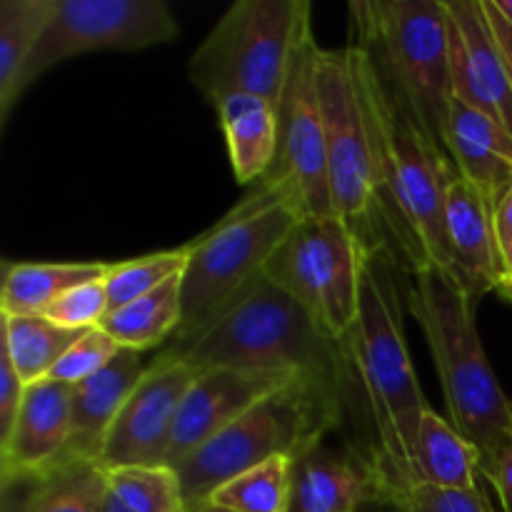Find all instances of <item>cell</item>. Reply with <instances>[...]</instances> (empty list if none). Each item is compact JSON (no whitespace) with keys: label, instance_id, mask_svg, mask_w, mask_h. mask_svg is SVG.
Segmentation results:
<instances>
[{"label":"cell","instance_id":"74e56055","mask_svg":"<svg viewBox=\"0 0 512 512\" xmlns=\"http://www.w3.org/2000/svg\"><path fill=\"white\" fill-rule=\"evenodd\" d=\"M483 3H485V13H488V18H490V25H493L495 38H498V45H500V50H503L505 60H508V68L512 75V28L505 23L503 15L495 10L493 0H483Z\"/></svg>","mask_w":512,"mask_h":512},{"label":"cell","instance_id":"3957f363","mask_svg":"<svg viewBox=\"0 0 512 512\" xmlns=\"http://www.w3.org/2000/svg\"><path fill=\"white\" fill-rule=\"evenodd\" d=\"M155 358L183 360L198 373L213 368L295 375L338 388L353 400L345 343L320 333L290 295L258 278L208 325L188 338H173Z\"/></svg>","mask_w":512,"mask_h":512},{"label":"cell","instance_id":"d6986e66","mask_svg":"<svg viewBox=\"0 0 512 512\" xmlns=\"http://www.w3.org/2000/svg\"><path fill=\"white\" fill-rule=\"evenodd\" d=\"M145 373L148 365L140 360L138 350L123 348L103 370L73 385L68 463L75 460L98 463L115 418Z\"/></svg>","mask_w":512,"mask_h":512},{"label":"cell","instance_id":"2e32d148","mask_svg":"<svg viewBox=\"0 0 512 512\" xmlns=\"http://www.w3.org/2000/svg\"><path fill=\"white\" fill-rule=\"evenodd\" d=\"M370 503L390 505V490L360 448L320 440L293 460L288 512H358Z\"/></svg>","mask_w":512,"mask_h":512},{"label":"cell","instance_id":"83f0119b","mask_svg":"<svg viewBox=\"0 0 512 512\" xmlns=\"http://www.w3.org/2000/svg\"><path fill=\"white\" fill-rule=\"evenodd\" d=\"M290 495L293 458H273L225 483L208 503L233 512H288Z\"/></svg>","mask_w":512,"mask_h":512},{"label":"cell","instance_id":"1f68e13d","mask_svg":"<svg viewBox=\"0 0 512 512\" xmlns=\"http://www.w3.org/2000/svg\"><path fill=\"white\" fill-rule=\"evenodd\" d=\"M108 313L110 303L103 278L63 293L43 315L68 330H90L100 328V323L108 318Z\"/></svg>","mask_w":512,"mask_h":512},{"label":"cell","instance_id":"5b68a950","mask_svg":"<svg viewBox=\"0 0 512 512\" xmlns=\"http://www.w3.org/2000/svg\"><path fill=\"white\" fill-rule=\"evenodd\" d=\"M348 395L300 378L275 390L175 468L185 508L208 503L218 488L273 458H298L345 423Z\"/></svg>","mask_w":512,"mask_h":512},{"label":"cell","instance_id":"44dd1931","mask_svg":"<svg viewBox=\"0 0 512 512\" xmlns=\"http://www.w3.org/2000/svg\"><path fill=\"white\" fill-rule=\"evenodd\" d=\"M238 183H263L280 158V110L260 95L233 93L215 103Z\"/></svg>","mask_w":512,"mask_h":512},{"label":"cell","instance_id":"4316f807","mask_svg":"<svg viewBox=\"0 0 512 512\" xmlns=\"http://www.w3.org/2000/svg\"><path fill=\"white\" fill-rule=\"evenodd\" d=\"M98 512H188L180 478L170 465H138L108 473Z\"/></svg>","mask_w":512,"mask_h":512},{"label":"cell","instance_id":"d4e9b609","mask_svg":"<svg viewBox=\"0 0 512 512\" xmlns=\"http://www.w3.org/2000/svg\"><path fill=\"white\" fill-rule=\"evenodd\" d=\"M183 323V275L108 313L100 328L128 350L163 348Z\"/></svg>","mask_w":512,"mask_h":512},{"label":"cell","instance_id":"30bf717a","mask_svg":"<svg viewBox=\"0 0 512 512\" xmlns=\"http://www.w3.org/2000/svg\"><path fill=\"white\" fill-rule=\"evenodd\" d=\"M370 248L338 218L305 215L283 240L263 275L313 318L320 333L345 343L360 310Z\"/></svg>","mask_w":512,"mask_h":512},{"label":"cell","instance_id":"e0dca14e","mask_svg":"<svg viewBox=\"0 0 512 512\" xmlns=\"http://www.w3.org/2000/svg\"><path fill=\"white\" fill-rule=\"evenodd\" d=\"M73 385L40 380L25 388L13 435L0 448V478L50 475L68 463Z\"/></svg>","mask_w":512,"mask_h":512},{"label":"cell","instance_id":"e575fe53","mask_svg":"<svg viewBox=\"0 0 512 512\" xmlns=\"http://www.w3.org/2000/svg\"><path fill=\"white\" fill-rule=\"evenodd\" d=\"M3 348V345H0ZM28 385L20 380V375L15 373L13 363H10V355L5 353V348L0 350V448L10 440L15 428V420H18L20 403H23V395Z\"/></svg>","mask_w":512,"mask_h":512},{"label":"cell","instance_id":"f546056e","mask_svg":"<svg viewBox=\"0 0 512 512\" xmlns=\"http://www.w3.org/2000/svg\"><path fill=\"white\" fill-rule=\"evenodd\" d=\"M108 493V473L98 463L75 460L48 478L38 512H98Z\"/></svg>","mask_w":512,"mask_h":512},{"label":"cell","instance_id":"d6a6232c","mask_svg":"<svg viewBox=\"0 0 512 512\" xmlns=\"http://www.w3.org/2000/svg\"><path fill=\"white\" fill-rule=\"evenodd\" d=\"M398 512H495L483 485L475 490H440L415 485L393 503Z\"/></svg>","mask_w":512,"mask_h":512},{"label":"cell","instance_id":"4fadbf2b","mask_svg":"<svg viewBox=\"0 0 512 512\" xmlns=\"http://www.w3.org/2000/svg\"><path fill=\"white\" fill-rule=\"evenodd\" d=\"M195 378L198 370L183 360L153 358L105 438L100 468L110 473L138 465H168L175 418Z\"/></svg>","mask_w":512,"mask_h":512},{"label":"cell","instance_id":"ac0fdd59","mask_svg":"<svg viewBox=\"0 0 512 512\" xmlns=\"http://www.w3.org/2000/svg\"><path fill=\"white\" fill-rule=\"evenodd\" d=\"M445 220L455 283L475 298L495 293L500 283L495 213L483 195L458 173V168L450 170L445 185Z\"/></svg>","mask_w":512,"mask_h":512},{"label":"cell","instance_id":"9c48e42d","mask_svg":"<svg viewBox=\"0 0 512 512\" xmlns=\"http://www.w3.org/2000/svg\"><path fill=\"white\" fill-rule=\"evenodd\" d=\"M318 98L328 145L333 210L370 250H388L380 223L378 168L353 45L320 48Z\"/></svg>","mask_w":512,"mask_h":512},{"label":"cell","instance_id":"ffe728a7","mask_svg":"<svg viewBox=\"0 0 512 512\" xmlns=\"http://www.w3.org/2000/svg\"><path fill=\"white\" fill-rule=\"evenodd\" d=\"M445 150L458 173L483 195L495 213L512 185V135L498 120L453 98Z\"/></svg>","mask_w":512,"mask_h":512},{"label":"cell","instance_id":"7c38bea8","mask_svg":"<svg viewBox=\"0 0 512 512\" xmlns=\"http://www.w3.org/2000/svg\"><path fill=\"white\" fill-rule=\"evenodd\" d=\"M318 53L320 45L310 33L300 45L293 75L280 100V158L273 173L293 180L305 215L325 218L335 215L330 198L328 145L318 98Z\"/></svg>","mask_w":512,"mask_h":512},{"label":"cell","instance_id":"9a60e30c","mask_svg":"<svg viewBox=\"0 0 512 512\" xmlns=\"http://www.w3.org/2000/svg\"><path fill=\"white\" fill-rule=\"evenodd\" d=\"M293 380L300 378L235 368H213L198 373V378L185 393L178 418H175L173 443H170L168 455L170 468H178L213 435H218L240 415L248 413L253 405H258L260 400L285 388Z\"/></svg>","mask_w":512,"mask_h":512},{"label":"cell","instance_id":"52a82bcc","mask_svg":"<svg viewBox=\"0 0 512 512\" xmlns=\"http://www.w3.org/2000/svg\"><path fill=\"white\" fill-rule=\"evenodd\" d=\"M350 43L363 48L390 88L445 148L453 80L445 0H353Z\"/></svg>","mask_w":512,"mask_h":512},{"label":"cell","instance_id":"603a6c76","mask_svg":"<svg viewBox=\"0 0 512 512\" xmlns=\"http://www.w3.org/2000/svg\"><path fill=\"white\" fill-rule=\"evenodd\" d=\"M115 263H3L0 313L43 315L55 300L78 285L108 278Z\"/></svg>","mask_w":512,"mask_h":512},{"label":"cell","instance_id":"f35d334b","mask_svg":"<svg viewBox=\"0 0 512 512\" xmlns=\"http://www.w3.org/2000/svg\"><path fill=\"white\" fill-rule=\"evenodd\" d=\"M493 5H495V10L503 15L505 23H508L512 28V0H493Z\"/></svg>","mask_w":512,"mask_h":512},{"label":"cell","instance_id":"5bb4252c","mask_svg":"<svg viewBox=\"0 0 512 512\" xmlns=\"http://www.w3.org/2000/svg\"><path fill=\"white\" fill-rule=\"evenodd\" d=\"M453 98L498 120L512 135V75L483 0H445Z\"/></svg>","mask_w":512,"mask_h":512},{"label":"cell","instance_id":"8fae6325","mask_svg":"<svg viewBox=\"0 0 512 512\" xmlns=\"http://www.w3.org/2000/svg\"><path fill=\"white\" fill-rule=\"evenodd\" d=\"M178 33V20L163 0H58L48 30L20 75L18 93L75 55L143 50L170 43Z\"/></svg>","mask_w":512,"mask_h":512},{"label":"cell","instance_id":"7402d4cb","mask_svg":"<svg viewBox=\"0 0 512 512\" xmlns=\"http://www.w3.org/2000/svg\"><path fill=\"white\" fill-rule=\"evenodd\" d=\"M413 480L440 490H475L483 485L478 448L433 408L425 410L415 435Z\"/></svg>","mask_w":512,"mask_h":512},{"label":"cell","instance_id":"484cf974","mask_svg":"<svg viewBox=\"0 0 512 512\" xmlns=\"http://www.w3.org/2000/svg\"><path fill=\"white\" fill-rule=\"evenodd\" d=\"M88 330H68L45 315H3V340L0 345L10 355L15 373L25 385L40 383L50 375Z\"/></svg>","mask_w":512,"mask_h":512},{"label":"cell","instance_id":"d590c367","mask_svg":"<svg viewBox=\"0 0 512 512\" xmlns=\"http://www.w3.org/2000/svg\"><path fill=\"white\" fill-rule=\"evenodd\" d=\"M50 475H10L0 478V512H38Z\"/></svg>","mask_w":512,"mask_h":512},{"label":"cell","instance_id":"ab89813d","mask_svg":"<svg viewBox=\"0 0 512 512\" xmlns=\"http://www.w3.org/2000/svg\"><path fill=\"white\" fill-rule=\"evenodd\" d=\"M188 512H233V510L220 508V505H213V503H205V505H200V508H193V510H188Z\"/></svg>","mask_w":512,"mask_h":512},{"label":"cell","instance_id":"cb8c5ba5","mask_svg":"<svg viewBox=\"0 0 512 512\" xmlns=\"http://www.w3.org/2000/svg\"><path fill=\"white\" fill-rule=\"evenodd\" d=\"M58 10V0H0V125L18 105V83L40 38Z\"/></svg>","mask_w":512,"mask_h":512},{"label":"cell","instance_id":"6da1fadb","mask_svg":"<svg viewBox=\"0 0 512 512\" xmlns=\"http://www.w3.org/2000/svg\"><path fill=\"white\" fill-rule=\"evenodd\" d=\"M353 45V43H350ZM358 53V80L378 168L385 245L410 273L438 270L455 283L445 220V185L455 163L370 55Z\"/></svg>","mask_w":512,"mask_h":512},{"label":"cell","instance_id":"8d00e7d4","mask_svg":"<svg viewBox=\"0 0 512 512\" xmlns=\"http://www.w3.org/2000/svg\"><path fill=\"white\" fill-rule=\"evenodd\" d=\"M495 238L500 253V283L495 293L512 305V185L495 210Z\"/></svg>","mask_w":512,"mask_h":512},{"label":"cell","instance_id":"836d02e7","mask_svg":"<svg viewBox=\"0 0 512 512\" xmlns=\"http://www.w3.org/2000/svg\"><path fill=\"white\" fill-rule=\"evenodd\" d=\"M485 483L493 485L503 512H512V425L480 463Z\"/></svg>","mask_w":512,"mask_h":512},{"label":"cell","instance_id":"ba28073f","mask_svg":"<svg viewBox=\"0 0 512 512\" xmlns=\"http://www.w3.org/2000/svg\"><path fill=\"white\" fill-rule=\"evenodd\" d=\"M308 0H238L190 58V80L215 105L225 95H260L278 105L303 40L313 33Z\"/></svg>","mask_w":512,"mask_h":512},{"label":"cell","instance_id":"277c9868","mask_svg":"<svg viewBox=\"0 0 512 512\" xmlns=\"http://www.w3.org/2000/svg\"><path fill=\"white\" fill-rule=\"evenodd\" d=\"M410 275L405 303L428 340L450 423L478 448L483 463L512 425V400L495 378L480 340V298L438 270Z\"/></svg>","mask_w":512,"mask_h":512},{"label":"cell","instance_id":"8992f818","mask_svg":"<svg viewBox=\"0 0 512 512\" xmlns=\"http://www.w3.org/2000/svg\"><path fill=\"white\" fill-rule=\"evenodd\" d=\"M305 218L293 180L270 173L218 225L190 240L183 270V323L173 338H188L228 308L263 270L290 230ZM170 338V340H173Z\"/></svg>","mask_w":512,"mask_h":512},{"label":"cell","instance_id":"7a4b0ae2","mask_svg":"<svg viewBox=\"0 0 512 512\" xmlns=\"http://www.w3.org/2000/svg\"><path fill=\"white\" fill-rule=\"evenodd\" d=\"M400 263L390 250H370L355 328L345 338L353 398L370 425V458L390 490V505L415 488L413 445L430 408L420 390L403 330Z\"/></svg>","mask_w":512,"mask_h":512},{"label":"cell","instance_id":"f1b7e54d","mask_svg":"<svg viewBox=\"0 0 512 512\" xmlns=\"http://www.w3.org/2000/svg\"><path fill=\"white\" fill-rule=\"evenodd\" d=\"M190 253H193V248H190V243H185L180 248L160 250V253L143 255V258L115 263L110 275L105 278L110 313L133 303L140 295L153 293V290H158L168 280L183 275Z\"/></svg>","mask_w":512,"mask_h":512},{"label":"cell","instance_id":"4dcf8cb0","mask_svg":"<svg viewBox=\"0 0 512 512\" xmlns=\"http://www.w3.org/2000/svg\"><path fill=\"white\" fill-rule=\"evenodd\" d=\"M120 345L105 333L103 328H90L83 338L75 345H70L68 353L58 360L50 375L45 380H55V383L78 385L103 370L115 355L120 353Z\"/></svg>","mask_w":512,"mask_h":512}]
</instances>
